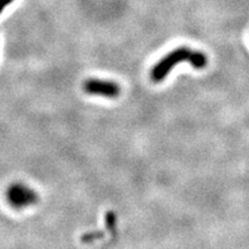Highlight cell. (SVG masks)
<instances>
[{
    "mask_svg": "<svg viewBox=\"0 0 249 249\" xmlns=\"http://www.w3.org/2000/svg\"><path fill=\"white\" fill-rule=\"evenodd\" d=\"M13 1H14V0H0V13L4 11V8L6 7V6L12 4Z\"/></svg>",
    "mask_w": 249,
    "mask_h": 249,
    "instance_id": "obj_4",
    "label": "cell"
},
{
    "mask_svg": "<svg viewBox=\"0 0 249 249\" xmlns=\"http://www.w3.org/2000/svg\"><path fill=\"white\" fill-rule=\"evenodd\" d=\"M181 61H188L193 67L197 68V70L204 68L208 64V59L205 54L197 51H192L187 48H179L170 52L160 62L156 64L151 71L152 80L155 82H160V81L164 80L169 75L170 71Z\"/></svg>",
    "mask_w": 249,
    "mask_h": 249,
    "instance_id": "obj_1",
    "label": "cell"
},
{
    "mask_svg": "<svg viewBox=\"0 0 249 249\" xmlns=\"http://www.w3.org/2000/svg\"><path fill=\"white\" fill-rule=\"evenodd\" d=\"M6 196L8 203L17 209L29 207L37 200L36 193L23 183H14L13 186L9 187Z\"/></svg>",
    "mask_w": 249,
    "mask_h": 249,
    "instance_id": "obj_2",
    "label": "cell"
},
{
    "mask_svg": "<svg viewBox=\"0 0 249 249\" xmlns=\"http://www.w3.org/2000/svg\"><path fill=\"white\" fill-rule=\"evenodd\" d=\"M85 90L90 95L114 98L119 95L120 87L113 81L90 79L85 83Z\"/></svg>",
    "mask_w": 249,
    "mask_h": 249,
    "instance_id": "obj_3",
    "label": "cell"
}]
</instances>
